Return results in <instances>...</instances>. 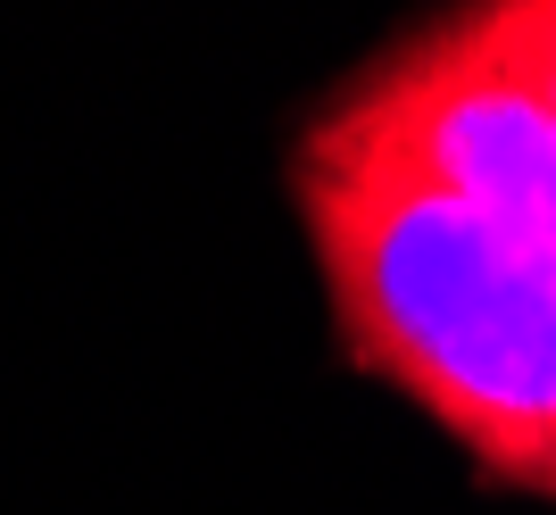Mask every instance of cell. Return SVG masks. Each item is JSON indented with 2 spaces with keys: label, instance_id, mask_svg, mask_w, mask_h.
<instances>
[{
  "label": "cell",
  "instance_id": "cell-1",
  "mask_svg": "<svg viewBox=\"0 0 556 515\" xmlns=\"http://www.w3.org/2000/svg\"><path fill=\"white\" fill-rule=\"evenodd\" d=\"M316 282L357 375L416 399L523 499H556V258L325 134L291 150Z\"/></svg>",
  "mask_w": 556,
  "mask_h": 515
},
{
  "label": "cell",
  "instance_id": "cell-3",
  "mask_svg": "<svg viewBox=\"0 0 556 515\" xmlns=\"http://www.w3.org/2000/svg\"><path fill=\"white\" fill-rule=\"evenodd\" d=\"M540 42H548V75H556V0H540Z\"/></svg>",
  "mask_w": 556,
  "mask_h": 515
},
{
  "label": "cell",
  "instance_id": "cell-2",
  "mask_svg": "<svg viewBox=\"0 0 556 515\" xmlns=\"http://www.w3.org/2000/svg\"><path fill=\"white\" fill-rule=\"evenodd\" d=\"M307 134L407 166L556 258V75L540 0H448L349 75Z\"/></svg>",
  "mask_w": 556,
  "mask_h": 515
}]
</instances>
